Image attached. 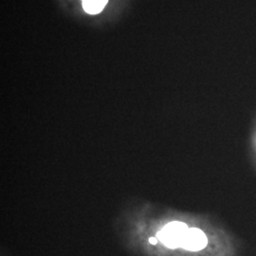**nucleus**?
<instances>
[{"label":"nucleus","instance_id":"nucleus-3","mask_svg":"<svg viewBox=\"0 0 256 256\" xmlns=\"http://www.w3.org/2000/svg\"><path fill=\"white\" fill-rule=\"evenodd\" d=\"M250 154L256 169V113L252 122L250 134Z\"/></svg>","mask_w":256,"mask_h":256},{"label":"nucleus","instance_id":"nucleus-2","mask_svg":"<svg viewBox=\"0 0 256 256\" xmlns=\"http://www.w3.org/2000/svg\"><path fill=\"white\" fill-rule=\"evenodd\" d=\"M108 3V0H84L82 8L86 14L94 16L100 14Z\"/></svg>","mask_w":256,"mask_h":256},{"label":"nucleus","instance_id":"nucleus-4","mask_svg":"<svg viewBox=\"0 0 256 256\" xmlns=\"http://www.w3.org/2000/svg\"><path fill=\"white\" fill-rule=\"evenodd\" d=\"M82 1H84V0H82Z\"/></svg>","mask_w":256,"mask_h":256},{"label":"nucleus","instance_id":"nucleus-1","mask_svg":"<svg viewBox=\"0 0 256 256\" xmlns=\"http://www.w3.org/2000/svg\"><path fill=\"white\" fill-rule=\"evenodd\" d=\"M120 223L147 256H236V238L220 222L196 214L144 204L124 210Z\"/></svg>","mask_w":256,"mask_h":256}]
</instances>
